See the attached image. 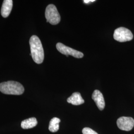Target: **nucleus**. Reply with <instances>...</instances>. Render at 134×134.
Instances as JSON below:
<instances>
[{
	"label": "nucleus",
	"mask_w": 134,
	"mask_h": 134,
	"mask_svg": "<svg viewBox=\"0 0 134 134\" xmlns=\"http://www.w3.org/2000/svg\"><path fill=\"white\" fill-rule=\"evenodd\" d=\"M31 54L34 62L40 64L43 62L44 58V53L41 42L38 36H32L29 40Z\"/></svg>",
	"instance_id": "obj_1"
},
{
	"label": "nucleus",
	"mask_w": 134,
	"mask_h": 134,
	"mask_svg": "<svg viewBox=\"0 0 134 134\" xmlns=\"http://www.w3.org/2000/svg\"><path fill=\"white\" fill-rule=\"evenodd\" d=\"M0 91L5 94L19 96L24 92V88L19 82L10 81L0 83Z\"/></svg>",
	"instance_id": "obj_2"
},
{
	"label": "nucleus",
	"mask_w": 134,
	"mask_h": 134,
	"mask_svg": "<svg viewBox=\"0 0 134 134\" xmlns=\"http://www.w3.org/2000/svg\"><path fill=\"white\" fill-rule=\"evenodd\" d=\"M45 15L47 22L52 25L58 24L61 20V16L57 8L53 4L49 5L46 7Z\"/></svg>",
	"instance_id": "obj_3"
},
{
	"label": "nucleus",
	"mask_w": 134,
	"mask_h": 134,
	"mask_svg": "<svg viewBox=\"0 0 134 134\" xmlns=\"http://www.w3.org/2000/svg\"><path fill=\"white\" fill-rule=\"evenodd\" d=\"M113 37L116 41L123 42L132 40L133 38V35L129 29L123 27H120L115 29Z\"/></svg>",
	"instance_id": "obj_4"
},
{
	"label": "nucleus",
	"mask_w": 134,
	"mask_h": 134,
	"mask_svg": "<svg viewBox=\"0 0 134 134\" xmlns=\"http://www.w3.org/2000/svg\"><path fill=\"white\" fill-rule=\"evenodd\" d=\"M56 48L58 51L62 54L66 55L67 57H68L69 55H71L76 58H81L83 56V54L81 52L68 47L62 43H58L56 44Z\"/></svg>",
	"instance_id": "obj_5"
},
{
	"label": "nucleus",
	"mask_w": 134,
	"mask_h": 134,
	"mask_svg": "<svg viewBox=\"0 0 134 134\" xmlns=\"http://www.w3.org/2000/svg\"><path fill=\"white\" fill-rule=\"evenodd\" d=\"M117 125L120 130L129 131L134 127V119L130 117H121L117 121Z\"/></svg>",
	"instance_id": "obj_6"
},
{
	"label": "nucleus",
	"mask_w": 134,
	"mask_h": 134,
	"mask_svg": "<svg viewBox=\"0 0 134 134\" xmlns=\"http://www.w3.org/2000/svg\"><path fill=\"white\" fill-rule=\"evenodd\" d=\"M92 99L94 101L96 105L100 110L104 109L105 101L102 93L98 90H95L92 95Z\"/></svg>",
	"instance_id": "obj_7"
},
{
	"label": "nucleus",
	"mask_w": 134,
	"mask_h": 134,
	"mask_svg": "<svg viewBox=\"0 0 134 134\" xmlns=\"http://www.w3.org/2000/svg\"><path fill=\"white\" fill-rule=\"evenodd\" d=\"M13 1L12 0H5L3 1L1 13L3 18H7L10 15L13 8Z\"/></svg>",
	"instance_id": "obj_8"
},
{
	"label": "nucleus",
	"mask_w": 134,
	"mask_h": 134,
	"mask_svg": "<svg viewBox=\"0 0 134 134\" xmlns=\"http://www.w3.org/2000/svg\"><path fill=\"white\" fill-rule=\"evenodd\" d=\"M67 102L74 105H79L84 103L85 100L82 98L80 93L76 92L73 93L72 96L67 99Z\"/></svg>",
	"instance_id": "obj_9"
},
{
	"label": "nucleus",
	"mask_w": 134,
	"mask_h": 134,
	"mask_svg": "<svg viewBox=\"0 0 134 134\" xmlns=\"http://www.w3.org/2000/svg\"><path fill=\"white\" fill-rule=\"evenodd\" d=\"M37 124V121L36 119L32 117L23 121L21 123V127L24 129H29L35 127Z\"/></svg>",
	"instance_id": "obj_10"
},
{
	"label": "nucleus",
	"mask_w": 134,
	"mask_h": 134,
	"mask_svg": "<svg viewBox=\"0 0 134 134\" xmlns=\"http://www.w3.org/2000/svg\"><path fill=\"white\" fill-rule=\"evenodd\" d=\"M61 120L57 117H54L50 120L49 126V130L51 132H56L59 129V123Z\"/></svg>",
	"instance_id": "obj_11"
},
{
	"label": "nucleus",
	"mask_w": 134,
	"mask_h": 134,
	"mask_svg": "<svg viewBox=\"0 0 134 134\" xmlns=\"http://www.w3.org/2000/svg\"><path fill=\"white\" fill-rule=\"evenodd\" d=\"M83 134H98L90 128H85L82 131Z\"/></svg>",
	"instance_id": "obj_12"
},
{
	"label": "nucleus",
	"mask_w": 134,
	"mask_h": 134,
	"mask_svg": "<svg viewBox=\"0 0 134 134\" xmlns=\"http://www.w3.org/2000/svg\"><path fill=\"white\" fill-rule=\"evenodd\" d=\"M93 2H95V0H85V1H83V2L86 4H88L89 3Z\"/></svg>",
	"instance_id": "obj_13"
}]
</instances>
